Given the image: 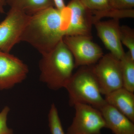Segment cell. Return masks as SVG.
Masks as SVG:
<instances>
[{
	"instance_id": "13",
	"label": "cell",
	"mask_w": 134,
	"mask_h": 134,
	"mask_svg": "<svg viewBox=\"0 0 134 134\" xmlns=\"http://www.w3.org/2000/svg\"><path fill=\"white\" fill-rule=\"evenodd\" d=\"M106 102L134 122V94L120 88L105 96Z\"/></svg>"
},
{
	"instance_id": "7",
	"label": "cell",
	"mask_w": 134,
	"mask_h": 134,
	"mask_svg": "<svg viewBox=\"0 0 134 134\" xmlns=\"http://www.w3.org/2000/svg\"><path fill=\"white\" fill-rule=\"evenodd\" d=\"M30 16L18 10L10 8L5 19L0 23V51L10 53L20 42Z\"/></svg>"
},
{
	"instance_id": "3",
	"label": "cell",
	"mask_w": 134,
	"mask_h": 134,
	"mask_svg": "<svg viewBox=\"0 0 134 134\" xmlns=\"http://www.w3.org/2000/svg\"><path fill=\"white\" fill-rule=\"evenodd\" d=\"M65 88L69 94V104H87L99 110L106 103L92 67L85 66L72 75Z\"/></svg>"
},
{
	"instance_id": "10",
	"label": "cell",
	"mask_w": 134,
	"mask_h": 134,
	"mask_svg": "<svg viewBox=\"0 0 134 134\" xmlns=\"http://www.w3.org/2000/svg\"><path fill=\"white\" fill-rule=\"evenodd\" d=\"M93 24L99 37L110 53L119 59H121L125 53L121 41L119 19L99 21Z\"/></svg>"
},
{
	"instance_id": "15",
	"label": "cell",
	"mask_w": 134,
	"mask_h": 134,
	"mask_svg": "<svg viewBox=\"0 0 134 134\" xmlns=\"http://www.w3.org/2000/svg\"><path fill=\"white\" fill-rule=\"evenodd\" d=\"M120 61L123 87L134 93V59L128 52Z\"/></svg>"
},
{
	"instance_id": "9",
	"label": "cell",
	"mask_w": 134,
	"mask_h": 134,
	"mask_svg": "<svg viewBox=\"0 0 134 134\" xmlns=\"http://www.w3.org/2000/svg\"><path fill=\"white\" fill-rule=\"evenodd\" d=\"M67 6L70 9V16L66 36L92 37L93 19L91 12L82 4L80 0H71Z\"/></svg>"
},
{
	"instance_id": "4",
	"label": "cell",
	"mask_w": 134,
	"mask_h": 134,
	"mask_svg": "<svg viewBox=\"0 0 134 134\" xmlns=\"http://www.w3.org/2000/svg\"><path fill=\"white\" fill-rule=\"evenodd\" d=\"M96 64L92 68L102 95L105 96L123 87L120 60L109 53Z\"/></svg>"
},
{
	"instance_id": "1",
	"label": "cell",
	"mask_w": 134,
	"mask_h": 134,
	"mask_svg": "<svg viewBox=\"0 0 134 134\" xmlns=\"http://www.w3.org/2000/svg\"><path fill=\"white\" fill-rule=\"evenodd\" d=\"M70 16L67 6L61 10L52 7L31 16L20 41L29 43L42 55L49 53L66 36Z\"/></svg>"
},
{
	"instance_id": "21",
	"label": "cell",
	"mask_w": 134,
	"mask_h": 134,
	"mask_svg": "<svg viewBox=\"0 0 134 134\" xmlns=\"http://www.w3.org/2000/svg\"><path fill=\"white\" fill-rule=\"evenodd\" d=\"M7 4V0H0V13L5 12L4 7Z\"/></svg>"
},
{
	"instance_id": "20",
	"label": "cell",
	"mask_w": 134,
	"mask_h": 134,
	"mask_svg": "<svg viewBox=\"0 0 134 134\" xmlns=\"http://www.w3.org/2000/svg\"><path fill=\"white\" fill-rule=\"evenodd\" d=\"M54 6L57 9L61 10L66 7L64 0H53Z\"/></svg>"
},
{
	"instance_id": "16",
	"label": "cell",
	"mask_w": 134,
	"mask_h": 134,
	"mask_svg": "<svg viewBox=\"0 0 134 134\" xmlns=\"http://www.w3.org/2000/svg\"><path fill=\"white\" fill-rule=\"evenodd\" d=\"M48 125L52 134H65L55 105H51L48 115Z\"/></svg>"
},
{
	"instance_id": "19",
	"label": "cell",
	"mask_w": 134,
	"mask_h": 134,
	"mask_svg": "<svg viewBox=\"0 0 134 134\" xmlns=\"http://www.w3.org/2000/svg\"><path fill=\"white\" fill-rule=\"evenodd\" d=\"M111 5L114 9L120 10L133 9L134 0H110Z\"/></svg>"
},
{
	"instance_id": "6",
	"label": "cell",
	"mask_w": 134,
	"mask_h": 134,
	"mask_svg": "<svg viewBox=\"0 0 134 134\" xmlns=\"http://www.w3.org/2000/svg\"><path fill=\"white\" fill-rule=\"evenodd\" d=\"M91 39V37L84 36L63 38V42L73 55L75 68L96 64L104 55L102 49Z\"/></svg>"
},
{
	"instance_id": "14",
	"label": "cell",
	"mask_w": 134,
	"mask_h": 134,
	"mask_svg": "<svg viewBox=\"0 0 134 134\" xmlns=\"http://www.w3.org/2000/svg\"><path fill=\"white\" fill-rule=\"evenodd\" d=\"M10 8L15 9L32 16L54 6L53 0H7Z\"/></svg>"
},
{
	"instance_id": "8",
	"label": "cell",
	"mask_w": 134,
	"mask_h": 134,
	"mask_svg": "<svg viewBox=\"0 0 134 134\" xmlns=\"http://www.w3.org/2000/svg\"><path fill=\"white\" fill-rule=\"evenodd\" d=\"M26 64L9 53L0 51V90L11 88L26 78Z\"/></svg>"
},
{
	"instance_id": "18",
	"label": "cell",
	"mask_w": 134,
	"mask_h": 134,
	"mask_svg": "<svg viewBox=\"0 0 134 134\" xmlns=\"http://www.w3.org/2000/svg\"><path fill=\"white\" fill-rule=\"evenodd\" d=\"M9 107H6L0 112V134H13L12 130L8 127L7 121Z\"/></svg>"
},
{
	"instance_id": "11",
	"label": "cell",
	"mask_w": 134,
	"mask_h": 134,
	"mask_svg": "<svg viewBox=\"0 0 134 134\" xmlns=\"http://www.w3.org/2000/svg\"><path fill=\"white\" fill-rule=\"evenodd\" d=\"M106 128L114 134H134V122L112 106L106 103L99 109Z\"/></svg>"
},
{
	"instance_id": "5",
	"label": "cell",
	"mask_w": 134,
	"mask_h": 134,
	"mask_svg": "<svg viewBox=\"0 0 134 134\" xmlns=\"http://www.w3.org/2000/svg\"><path fill=\"white\" fill-rule=\"evenodd\" d=\"M74 106L75 117L66 134H101L106 126L100 110L87 104L77 103Z\"/></svg>"
},
{
	"instance_id": "12",
	"label": "cell",
	"mask_w": 134,
	"mask_h": 134,
	"mask_svg": "<svg viewBox=\"0 0 134 134\" xmlns=\"http://www.w3.org/2000/svg\"><path fill=\"white\" fill-rule=\"evenodd\" d=\"M83 5L93 15V24L104 17L112 19L134 18L133 9L120 10L114 9L110 0H80Z\"/></svg>"
},
{
	"instance_id": "2",
	"label": "cell",
	"mask_w": 134,
	"mask_h": 134,
	"mask_svg": "<svg viewBox=\"0 0 134 134\" xmlns=\"http://www.w3.org/2000/svg\"><path fill=\"white\" fill-rule=\"evenodd\" d=\"M39 63L40 81L54 90L65 88L75 68L73 55L63 39Z\"/></svg>"
},
{
	"instance_id": "17",
	"label": "cell",
	"mask_w": 134,
	"mask_h": 134,
	"mask_svg": "<svg viewBox=\"0 0 134 134\" xmlns=\"http://www.w3.org/2000/svg\"><path fill=\"white\" fill-rule=\"evenodd\" d=\"M120 36L122 44L128 48L132 58L134 59V30L126 25L120 26Z\"/></svg>"
}]
</instances>
